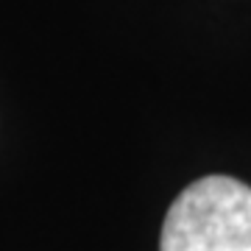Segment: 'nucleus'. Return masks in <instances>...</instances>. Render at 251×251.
<instances>
[{
  "instance_id": "nucleus-1",
  "label": "nucleus",
  "mask_w": 251,
  "mask_h": 251,
  "mask_svg": "<svg viewBox=\"0 0 251 251\" xmlns=\"http://www.w3.org/2000/svg\"><path fill=\"white\" fill-rule=\"evenodd\" d=\"M159 251H251V187L204 176L171 204Z\"/></svg>"
}]
</instances>
